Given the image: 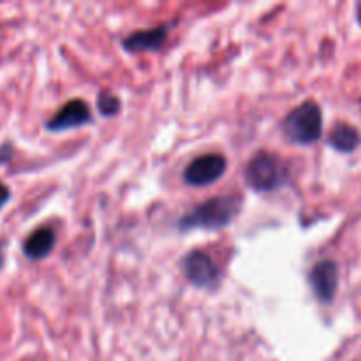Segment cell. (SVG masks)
<instances>
[{
  "label": "cell",
  "mask_w": 361,
  "mask_h": 361,
  "mask_svg": "<svg viewBox=\"0 0 361 361\" xmlns=\"http://www.w3.org/2000/svg\"><path fill=\"white\" fill-rule=\"evenodd\" d=\"M242 204L238 196H215L197 204L185 217L180 219V229H221L238 214Z\"/></svg>",
  "instance_id": "cell-1"
},
{
  "label": "cell",
  "mask_w": 361,
  "mask_h": 361,
  "mask_svg": "<svg viewBox=\"0 0 361 361\" xmlns=\"http://www.w3.org/2000/svg\"><path fill=\"white\" fill-rule=\"evenodd\" d=\"M282 130L291 143L312 145L323 134V111L314 101H305L296 106L282 122Z\"/></svg>",
  "instance_id": "cell-2"
},
{
  "label": "cell",
  "mask_w": 361,
  "mask_h": 361,
  "mask_svg": "<svg viewBox=\"0 0 361 361\" xmlns=\"http://www.w3.org/2000/svg\"><path fill=\"white\" fill-rule=\"evenodd\" d=\"M245 180L256 192H274L289 182V171L277 155L259 152L247 164Z\"/></svg>",
  "instance_id": "cell-3"
},
{
  "label": "cell",
  "mask_w": 361,
  "mask_h": 361,
  "mask_svg": "<svg viewBox=\"0 0 361 361\" xmlns=\"http://www.w3.org/2000/svg\"><path fill=\"white\" fill-rule=\"evenodd\" d=\"M185 277L200 289H214L221 281V271L208 254L203 250H192L182 261Z\"/></svg>",
  "instance_id": "cell-4"
},
{
  "label": "cell",
  "mask_w": 361,
  "mask_h": 361,
  "mask_svg": "<svg viewBox=\"0 0 361 361\" xmlns=\"http://www.w3.org/2000/svg\"><path fill=\"white\" fill-rule=\"evenodd\" d=\"M228 168V161L221 154H207L201 157L194 159L183 173V180L189 185L204 187L210 183L217 182Z\"/></svg>",
  "instance_id": "cell-5"
},
{
  "label": "cell",
  "mask_w": 361,
  "mask_h": 361,
  "mask_svg": "<svg viewBox=\"0 0 361 361\" xmlns=\"http://www.w3.org/2000/svg\"><path fill=\"white\" fill-rule=\"evenodd\" d=\"M338 264L331 259H324L317 263L310 270L309 281L314 295L323 303H330L338 289Z\"/></svg>",
  "instance_id": "cell-6"
},
{
  "label": "cell",
  "mask_w": 361,
  "mask_h": 361,
  "mask_svg": "<svg viewBox=\"0 0 361 361\" xmlns=\"http://www.w3.org/2000/svg\"><path fill=\"white\" fill-rule=\"evenodd\" d=\"M90 122V106H88L83 99H73V101H69L67 104H63L53 118H49L48 122H46V129L53 130V133H60V130L83 127L85 123Z\"/></svg>",
  "instance_id": "cell-7"
},
{
  "label": "cell",
  "mask_w": 361,
  "mask_h": 361,
  "mask_svg": "<svg viewBox=\"0 0 361 361\" xmlns=\"http://www.w3.org/2000/svg\"><path fill=\"white\" fill-rule=\"evenodd\" d=\"M166 37H168V27L161 25V27L134 32L129 37L123 39L122 46L130 53L157 51L159 48H162Z\"/></svg>",
  "instance_id": "cell-8"
},
{
  "label": "cell",
  "mask_w": 361,
  "mask_h": 361,
  "mask_svg": "<svg viewBox=\"0 0 361 361\" xmlns=\"http://www.w3.org/2000/svg\"><path fill=\"white\" fill-rule=\"evenodd\" d=\"M55 247V233L49 228H39L25 240L23 252L28 259H44Z\"/></svg>",
  "instance_id": "cell-9"
},
{
  "label": "cell",
  "mask_w": 361,
  "mask_h": 361,
  "mask_svg": "<svg viewBox=\"0 0 361 361\" xmlns=\"http://www.w3.org/2000/svg\"><path fill=\"white\" fill-rule=\"evenodd\" d=\"M360 133L355 127L349 126V123H338L337 127H334V130L330 133V137H328V143L337 152H342V154H351V152H355L360 147Z\"/></svg>",
  "instance_id": "cell-10"
},
{
  "label": "cell",
  "mask_w": 361,
  "mask_h": 361,
  "mask_svg": "<svg viewBox=\"0 0 361 361\" xmlns=\"http://www.w3.org/2000/svg\"><path fill=\"white\" fill-rule=\"evenodd\" d=\"M99 111H101L102 116H115L116 113L122 108V102L116 97L115 94H109V92H102L99 95Z\"/></svg>",
  "instance_id": "cell-11"
},
{
  "label": "cell",
  "mask_w": 361,
  "mask_h": 361,
  "mask_svg": "<svg viewBox=\"0 0 361 361\" xmlns=\"http://www.w3.org/2000/svg\"><path fill=\"white\" fill-rule=\"evenodd\" d=\"M9 197H11V192H9V189H7V185H6V183H2V182H0V208H2L4 204L7 203V201H9Z\"/></svg>",
  "instance_id": "cell-12"
},
{
  "label": "cell",
  "mask_w": 361,
  "mask_h": 361,
  "mask_svg": "<svg viewBox=\"0 0 361 361\" xmlns=\"http://www.w3.org/2000/svg\"><path fill=\"white\" fill-rule=\"evenodd\" d=\"M358 21H360V25H361V6L358 7Z\"/></svg>",
  "instance_id": "cell-13"
},
{
  "label": "cell",
  "mask_w": 361,
  "mask_h": 361,
  "mask_svg": "<svg viewBox=\"0 0 361 361\" xmlns=\"http://www.w3.org/2000/svg\"><path fill=\"white\" fill-rule=\"evenodd\" d=\"M0 268H2V256H0Z\"/></svg>",
  "instance_id": "cell-14"
}]
</instances>
